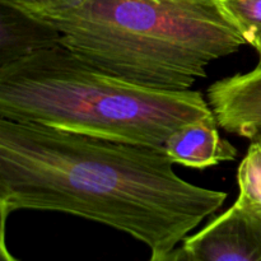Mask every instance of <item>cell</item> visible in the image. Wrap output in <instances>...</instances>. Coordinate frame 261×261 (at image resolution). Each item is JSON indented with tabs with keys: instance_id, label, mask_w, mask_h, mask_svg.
Masks as SVG:
<instances>
[{
	"instance_id": "6da1fadb",
	"label": "cell",
	"mask_w": 261,
	"mask_h": 261,
	"mask_svg": "<svg viewBox=\"0 0 261 261\" xmlns=\"http://www.w3.org/2000/svg\"><path fill=\"white\" fill-rule=\"evenodd\" d=\"M163 147L0 119V214L61 212L172 250L227 199L181 178Z\"/></svg>"
},
{
	"instance_id": "7a4b0ae2",
	"label": "cell",
	"mask_w": 261,
	"mask_h": 261,
	"mask_svg": "<svg viewBox=\"0 0 261 261\" xmlns=\"http://www.w3.org/2000/svg\"><path fill=\"white\" fill-rule=\"evenodd\" d=\"M33 17L96 68L161 91L190 89L212 61L246 45L218 0H87Z\"/></svg>"
},
{
	"instance_id": "3957f363",
	"label": "cell",
	"mask_w": 261,
	"mask_h": 261,
	"mask_svg": "<svg viewBox=\"0 0 261 261\" xmlns=\"http://www.w3.org/2000/svg\"><path fill=\"white\" fill-rule=\"evenodd\" d=\"M211 115L200 92L130 83L61 43L0 68V119L163 147L176 129Z\"/></svg>"
},
{
	"instance_id": "277c9868",
	"label": "cell",
	"mask_w": 261,
	"mask_h": 261,
	"mask_svg": "<svg viewBox=\"0 0 261 261\" xmlns=\"http://www.w3.org/2000/svg\"><path fill=\"white\" fill-rule=\"evenodd\" d=\"M182 246L194 261H261V211L237 198Z\"/></svg>"
},
{
	"instance_id": "5b68a950",
	"label": "cell",
	"mask_w": 261,
	"mask_h": 261,
	"mask_svg": "<svg viewBox=\"0 0 261 261\" xmlns=\"http://www.w3.org/2000/svg\"><path fill=\"white\" fill-rule=\"evenodd\" d=\"M208 102L217 122L229 134L261 138V63L249 73L214 82Z\"/></svg>"
},
{
	"instance_id": "8992f818",
	"label": "cell",
	"mask_w": 261,
	"mask_h": 261,
	"mask_svg": "<svg viewBox=\"0 0 261 261\" xmlns=\"http://www.w3.org/2000/svg\"><path fill=\"white\" fill-rule=\"evenodd\" d=\"M214 115L182 125L170 134L165 148L168 157L178 165L204 168L237 157V149L222 139Z\"/></svg>"
},
{
	"instance_id": "52a82bcc",
	"label": "cell",
	"mask_w": 261,
	"mask_h": 261,
	"mask_svg": "<svg viewBox=\"0 0 261 261\" xmlns=\"http://www.w3.org/2000/svg\"><path fill=\"white\" fill-rule=\"evenodd\" d=\"M60 43V32L53 25L0 3V68Z\"/></svg>"
},
{
	"instance_id": "ba28073f",
	"label": "cell",
	"mask_w": 261,
	"mask_h": 261,
	"mask_svg": "<svg viewBox=\"0 0 261 261\" xmlns=\"http://www.w3.org/2000/svg\"><path fill=\"white\" fill-rule=\"evenodd\" d=\"M222 10L252 47L261 41V0H218Z\"/></svg>"
},
{
	"instance_id": "9c48e42d",
	"label": "cell",
	"mask_w": 261,
	"mask_h": 261,
	"mask_svg": "<svg viewBox=\"0 0 261 261\" xmlns=\"http://www.w3.org/2000/svg\"><path fill=\"white\" fill-rule=\"evenodd\" d=\"M241 200L261 211V138L249 147L237 171Z\"/></svg>"
},
{
	"instance_id": "30bf717a",
	"label": "cell",
	"mask_w": 261,
	"mask_h": 261,
	"mask_svg": "<svg viewBox=\"0 0 261 261\" xmlns=\"http://www.w3.org/2000/svg\"><path fill=\"white\" fill-rule=\"evenodd\" d=\"M87 0H0V3L31 15H45L75 9Z\"/></svg>"
},
{
	"instance_id": "8fae6325",
	"label": "cell",
	"mask_w": 261,
	"mask_h": 261,
	"mask_svg": "<svg viewBox=\"0 0 261 261\" xmlns=\"http://www.w3.org/2000/svg\"><path fill=\"white\" fill-rule=\"evenodd\" d=\"M149 261H194L188 254L184 246L177 247L175 249L168 250V251L162 252H153L150 256Z\"/></svg>"
},
{
	"instance_id": "7c38bea8",
	"label": "cell",
	"mask_w": 261,
	"mask_h": 261,
	"mask_svg": "<svg viewBox=\"0 0 261 261\" xmlns=\"http://www.w3.org/2000/svg\"><path fill=\"white\" fill-rule=\"evenodd\" d=\"M8 216H2L0 214V218H2V236H0V261H19L15 259L12 254L9 252V250L7 249V245H5V222H7Z\"/></svg>"
},
{
	"instance_id": "4fadbf2b",
	"label": "cell",
	"mask_w": 261,
	"mask_h": 261,
	"mask_svg": "<svg viewBox=\"0 0 261 261\" xmlns=\"http://www.w3.org/2000/svg\"><path fill=\"white\" fill-rule=\"evenodd\" d=\"M255 48L257 50V53H259V56H260V63H261V41L259 43H257L256 46H255Z\"/></svg>"
}]
</instances>
